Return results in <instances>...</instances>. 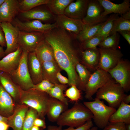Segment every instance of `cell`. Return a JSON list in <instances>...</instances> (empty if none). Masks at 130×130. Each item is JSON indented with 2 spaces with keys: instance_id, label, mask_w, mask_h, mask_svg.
<instances>
[{
  "instance_id": "cell-9",
  "label": "cell",
  "mask_w": 130,
  "mask_h": 130,
  "mask_svg": "<svg viewBox=\"0 0 130 130\" xmlns=\"http://www.w3.org/2000/svg\"><path fill=\"white\" fill-rule=\"evenodd\" d=\"M44 39L43 33L20 31L18 42L23 51L29 53L34 51L39 44Z\"/></svg>"
},
{
  "instance_id": "cell-50",
  "label": "cell",
  "mask_w": 130,
  "mask_h": 130,
  "mask_svg": "<svg viewBox=\"0 0 130 130\" xmlns=\"http://www.w3.org/2000/svg\"><path fill=\"white\" fill-rule=\"evenodd\" d=\"M122 101L125 103L129 104L130 102V95H126L123 99Z\"/></svg>"
},
{
  "instance_id": "cell-52",
  "label": "cell",
  "mask_w": 130,
  "mask_h": 130,
  "mask_svg": "<svg viewBox=\"0 0 130 130\" xmlns=\"http://www.w3.org/2000/svg\"><path fill=\"white\" fill-rule=\"evenodd\" d=\"M8 117H5L0 115V121L5 122L7 123Z\"/></svg>"
},
{
  "instance_id": "cell-40",
  "label": "cell",
  "mask_w": 130,
  "mask_h": 130,
  "mask_svg": "<svg viewBox=\"0 0 130 130\" xmlns=\"http://www.w3.org/2000/svg\"><path fill=\"white\" fill-rule=\"evenodd\" d=\"M54 85V84L44 79L38 83L34 84L33 87L31 89L47 93Z\"/></svg>"
},
{
  "instance_id": "cell-22",
  "label": "cell",
  "mask_w": 130,
  "mask_h": 130,
  "mask_svg": "<svg viewBox=\"0 0 130 130\" xmlns=\"http://www.w3.org/2000/svg\"><path fill=\"white\" fill-rule=\"evenodd\" d=\"M15 106L12 98L0 83V115L8 117L13 112Z\"/></svg>"
},
{
  "instance_id": "cell-10",
  "label": "cell",
  "mask_w": 130,
  "mask_h": 130,
  "mask_svg": "<svg viewBox=\"0 0 130 130\" xmlns=\"http://www.w3.org/2000/svg\"><path fill=\"white\" fill-rule=\"evenodd\" d=\"M100 56L98 68L108 72L114 67L123 55L118 49L99 48Z\"/></svg>"
},
{
  "instance_id": "cell-26",
  "label": "cell",
  "mask_w": 130,
  "mask_h": 130,
  "mask_svg": "<svg viewBox=\"0 0 130 130\" xmlns=\"http://www.w3.org/2000/svg\"><path fill=\"white\" fill-rule=\"evenodd\" d=\"M68 106L59 100L50 97L46 115L49 120L51 122H56L61 114L68 109Z\"/></svg>"
},
{
  "instance_id": "cell-54",
  "label": "cell",
  "mask_w": 130,
  "mask_h": 130,
  "mask_svg": "<svg viewBox=\"0 0 130 130\" xmlns=\"http://www.w3.org/2000/svg\"><path fill=\"white\" fill-rule=\"evenodd\" d=\"M125 127L126 130H130V124H125Z\"/></svg>"
},
{
  "instance_id": "cell-16",
  "label": "cell",
  "mask_w": 130,
  "mask_h": 130,
  "mask_svg": "<svg viewBox=\"0 0 130 130\" xmlns=\"http://www.w3.org/2000/svg\"><path fill=\"white\" fill-rule=\"evenodd\" d=\"M19 12V0H5L0 6V23H11Z\"/></svg>"
},
{
  "instance_id": "cell-27",
  "label": "cell",
  "mask_w": 130,
  "mask_h": 130,
  "mask_svg": "<svg viewBox=\"0 0 130 130\" xmlns=\"http://www.w3.org/2000/svg\"><path fill=\"white\" fill-rule=\"evenodd\" d=\"M34 52L41 64L46 61H56L52 48L45 39L39 44Z\"/></svg>"
},
{
  "instance_id": "cell-7",
  "label": "cell",
  "mask_w": 130,
  "mask_h": 130,
  "mask_svg": "<svg viewBox=\"0 0 130 130\" xmlns=\"http://www.w3.org/2000/svg\"><path fill=\"white\" fill-rule=\"evenodd\" d=\"M108 72L125 92H128L130 91V63L128 60L121 59L116 65Z\"/></svg>"
},
{
  "instance_id": "cell-39",
  "label": "cell",
  "mask_w": 130,
  "mask_h": 130,
  "mask_svg": "<svg viewBox=\"0 0 130 130\" xmlns=\"http://www.w3.org/2000/svg\"><path fill=\"white\" fill-rule=\"evenodd\" d=\"M66 90L65 96L73 101L77 102L81 98V90L75 84H72Z\"/></svg>"
},
{
  "instance_id": "cell-41",
  "label": "cell",
  "mask_w": 130,
  "mask_h": 130,
  "mask_svg": "<svg viewBox=\"0 0 130 130\" xmlns=\"http://www.w3.org/2000/svg\"><path fill=\"white\" fill-rule=\"evenodd\" d=\"M103 130H126L125 124L123 122H109Z\"/></svg>"
},
{
  "instance_id": "cell-8",
  "label": "cell",
  "mask_w": 130,
  "mask_h": 130,
  "mask_svg": "<svg viewBox=\"0 0 130 130\" xmlns=\"http://www.w3.org/2000/svg\"><path fill=\"white\" fill-rule=\"evenodd\" d=\"M111 78L108 72L99 68L94 71L86 85L85 98L89 100H92L93 95Z\"/></svg>"
},
{
  "instance_id": "cell-36",
  "label": "cell",
  "mask_w": 130,
  "mask_h": 130,
  "mask_svg": "<svg viewBox=\"0 0 130 130\" xmlns=\"http://www.w3.org/2000/svg\"><path fill=\"white\" fill-rule=\"evenodd\" d=\"M49 0H19L20 12L30 10L37 6L46 5Z\"/></svg>"
},
{
  "instance_id": "cell-48",
  "label": "cell",
  "mask_w": 130,
  "mask_h": 130,
  "mask_svg": "<svg viewBox=\"0 0 130 130\" xmlns=\"http://www.w3.org/2000/svg\"><path fill=\"white\" fill-rule=\"evenodd\" d=\"M62 127L60 126L50 125L47 127V130H62Z\"/></svg>"
},
{
  "instance_id": "cell-33",
  "label": "cell",
  "mask_w": 130,
  "mask_h": 130,
  "mask_svg": "<svg viewBox=\"0 0 130 130\" xmlns=\"http://www.w3.org/2000/svg\"><path fill=\"white\" fill-rule=\"evenodd\" d=\"M120 41V36L117 32L114 33L104 39L100 43L99 48L117 49Z\"/></svg>"
},
{
  "instance_id": "cell-43",
  "label": "cell",
  "mask_w": 130,
  "mask_h": 130,
  "mask_svg": "<svg viewBox=\"0 0 130 130\" xmlns=\"http://www.w3.org/2000/svg\"><path fill=\"white\" fill-rule=\"evenodd\" d=\"M34 125L41 128L43 129L46 128V125L44 119L39 117L36 118L34 122Z\"/></svg>"
},
{
  "instance_id": "cell-47",
  "label": "cell",
  "mask_w": 130,
  "mask_h": 130,
  "mask_svg": "<svg viewBox=\"0 0 130 130\" xmlns=\"http://www.w3.org/2000/svg\"><path fill=\"white\" fill-rule=\"evenodd\" d=\"M9 127L7 123L0 121V130H8Z\"/></svg>"
},
{
  "instance_id": "cell-15",
  "label": "cell",
  "mask_w": 130,
  "mask_h": 130,
  "mask_svg": "<svg viewBox=\"0 0 130 130\" xmlns=\"http://www.w3.org/2000/svg\"><path fill=\"white\" fill-rule=\"evenodd\" d=\"M27 65L29 73L34 84L43 79L42 65L34 51L28 53Z\"/></svg>"
},
{
  "instance_id": "cell-51",
  "label": "cell",
  "mask_w": 130,
  "mask_h": 130,
  "mask_svg": "<svg viewBox=\"0 0 130 130\" xmlns=\"http://www.w3.org/2000/svg\"><path fill=\"white\" fill-rule=\"evenodd\" d=\"M6 55L5 50L3 47L0 46V59L2 58Z\"/></svg>"
},
{
  "instance_id": "cell-53",
  "label": "cell",
  "mask_w": 130,
  "mask_h": 130,
  "mask_svg": "<svg viewBox=\"0 0 130 130\" xmlns=\"http://www.w3.org/2000/svg\"><path fill=\"white\" fill-rule=\"evenodd\" d=\"M40 128L38 126L34 125L31 129V130H41Z\"/></svg>"
},
{
  "instance_id": "cell-20",
  "label": "cell",
  "mask_w": 130,
  "mask_h": 130,
  "mask_svg": "<svg viewBox=\"0 0 130 130\" xmlns=\"http://www.w3.org/2000/svg\"><path fill=\"white\" fill-rule=\"evenodd\" d=\"M100 56L99 48L81 50L80 62L87 68L95 71L98 68Z\"/></svg>"
},
{
  "instance_id": "cell-32",
  "label": "cell",
  "mask_w": 130,
  "mask_h": 130,
  "mask_svg": "<svg viewBox=\"0 0 130 130\" xmlns=\"http://www.w3.org/2000/svg\"><path fill=\"white\" fill-rule=\"evenodd\" d=\"M68 84H56L47 93L51 97L55 98L65 104L68 105L67 99L64 94V91L68 87Z\"/></svg>"
},
{
  "instance_id": "cell-2",
  "label": "cell",
  "mask_w": 130,
  "mask_h": 130,
  "mask_svg": "<svg viewBox=\"0 0 130 130\" xmlns=\"http://www.w3.org/2000/svg\"><path fill=\"white\" fill-rule=\"evenodd\" d=\"M92 113L83 104L76 102L62 113L56 122L58 126L77 128L92 119Z\"/></svg>"
},
{
  "instance_id": "cell-18",
  "label": "cell",
  "mask_w": 130,
  "mask_h": 130,
  "mask_svg": "<svg viewBox=\"0 0 130 130\" xmlns=\"http://www.w3.org/2000/svg\"><path fill=\"white\" fill-rule=\"evenodd\" d=\"M19 46L15 51L6 55L0 60V71L9 73L17 67L22 52Z\"/></svg>"
},
{
  "instance_id": "cell-31",
  "label": "cell",
  "mask_w": 130,
  "mask_h": 130,
  "mask_svg": "<svg viewBox=\"0 0 130 130\" xmlns=\"http://www.w3.org/2000/svg\"><path fill=\"white\" fill-rule=\"evenodd\" d=\"M74 0H49L46 5L50 11L54 15L64 14L68 6Z\"/></svg>"
},
{
  "instance_id": "cell-6",
  "label": "cell",
  "mask_w": 130,
  "mask_h": 130,
  "mask_svg": "<svg viewBox=\"0 0 130 130\" xmlns=\"http://www.w3.org/2000/svg\"><path fill=\"white\" fill-rule=\"evenodd\" d=\"M28 54L27 52L23 51L17 67L15 70L8 73L13 81L21 89L24 90L30 89L34 85L31 78L27 67Z\"/></svg>"
},
{
  "instance_id": "cell-21",
  "label": "cell",
  "mask_w": 130,
  "mask_h": 130,
  "mask_svg": "<svg viewBox=\"0 0 130 130\" xmlns=\"http://www.w3.org/2000/svg\"><path fill=\"white\" fill-rule=\"evenodd\" d=\"M98 1L103 8L102 14L104 16L111 13L121 15L130 10V0H124L120 4H115L108 0Z\"/></svg>"
},
{
  "instance_id": "cell-14",
  "label": "cell",
  "mask_w": 130,
  "mask_h": 130,
  "mask_svg": "<svg viewBox=\"0 0 130 130\" xmlns=\"http://www.w3.org/2000/svg\"><path fill=\"white\" fill-rule=\"evenodd\" d=\"M13 21L14 26L18 27L20 31L27 32H38L44 33L57 25L55 22L52 24H43L41 21L37 20L23 22L16 18Z\"/></svg>"
},
{
  "instance_id": "cell-11",
  "label": "cell",
  "mask_w": 130,
  "mask_h": 130,
  "mask_svg": "<svg viewBox=\"0 0 130 130\" xmlns=\"http://www.w3.org/2000/svg\"><path fill=\"white\" fill-rule=\"evenodd\" d=\"M103 11L98 0H89L86 15L82 20L84 24L90 26L104 23L108 18L102 15Z\"/></svg>"
},
{
  "instance_id": "cell-17",
  "label": "cell",
  "mask_w": 130,
  "mask_h": 130,
  "mask_svg": "<svg viewBox=\"0 0 130 130\" xmlns=\"http://www.w3.org/2000/svg\"><path fill=\"white\" fill-rule=\"evenodd\" d=\"M89 0H74L66 8L64 14L71 18L82 20L86 15Z\"/></svg>"
},
{
  "instance_id": "cell-12",
  "label": "cell",
  "mask_w": 130,
  "mask_h": 130,
  "mask_svg": "<svg viewBox=\"0 0 130 130\" xmlns=\"http://www.w3.org/2000/svg\"><path fill=\"white\" fill-rule=\"evenodd\" d=\"M0 27L5 37L6 48L5 51L6 55L17 49L19 46L18 41L20 30L18 27L9 22L0 23Z\"/></svg>"
},
{
  "instance_id": "cell-19",
  "label": "cell",
  "mask_w": 130,
  "mask_h": 130,
  "mask_svg": "<svg viewBox=\"0 0 130 130\" xmlns=\"http://www.w3.org/2000/svg\"><path fill=\"white\" fill-rule=\"evenodd\" d=\"M28 106L23 104L16 105L13 114L8 117L7 124L13 130H22Z\"/></svg>"
},
{
  "instance_id": "cell-37",
  "label": "cell",
  "mask_w": 130,
  "mask_h": 130,
  "mask_svg": "<svg viewBox=\"0 0 130 130\" xmlns=\"http://www.w3.org/2000/svg\"><path fill=\"white\" fill-rule=\"evenodd\" d=\"M37 117H39L37 111L32 108H29L24 121L22 130H31L34 121Z\"/></svg>"
},
{
  "instance_id": "cell-3",
  "label": "cell",
  "mask_w": 130,
  "mask_h": 130,
  "mask_svg": "<svg viewBox=\"0 0 130 130\" xmlns=\"http://www.w3.org/2000/svg\"><path fill=\"white\" fill-rule=\"evenodd\" d=\"M50 98L46 92L31 89L27 90L21 89L19 101L21 104L35 110L39 117L44 119L48 110Z\"/></svg>"
},
{
  "instance_id": "cell-23",
  "label": "cell",
  "mask_w": 130,
  "mask_h": 130,
  "mask_svg": "<svg viewBox=\"0 0 130 130\" xmlns=\"http://www.w3.org/2000/svg\"><path fill=\"white\" fill-rule=\"evenodd\" d=\"M0 83L14 100L19 101L21 89L13 81L8 73L0 71Z\"/></svg>"
},
{
  "instance_id": "cell-1",
  "label": "cell",
  "mask_w": 130,
  "mask_h": 130,
  "mask_svg": "<svg viewBox=\"0 0 130 130\" xmlns=\"http://www.w3.org/2000/svg\"><path fill=\"white\" fill-rule=\"evenodd\" d=\"M44 34L45 39L52 48L56 61L67 74L68 84L77 86L78 77L75 66L80 62L79 43L76 37L57 24Z\"/></svg>"
},
{
  "instance_id": "cell-4",
  "label": "cell",
  "mask_w": 130,
  "mask_h": 130,
  "mask_svg": "<svg viewBox=\"0 0 130 130\" xmlns=\"http://www.w3.org/2000/svg\"><path fill=\"white\" fill-rule=\"evenodd\" d=\"M124 92L120 85L111 78L98 90L95 98L104 100L109 106L116 109L127 95Z\"/></svg>"
},
{
  "instance_id": "cell-38",
  "label": "cell",
  "mask_w": 130,
  "mask_h": 130,
  "mask_svg": "<svg viewBox=\"0 0 130 130\" xmlns=\"http://www.w3.org/2000/svg\"><path fill=\"white\" fill-rule=\"evenodd\" d=\"M104 39L101 36H97L88 39L82 43H79L80 49L83 51L87 49L96 48Z\"/></svg>"
},
{
  "instance_id": "cell-29",
  "label": "cell",
  "mask_w": 130,
  "mask_h": 130,
  "mask_svg": "<svg viewBox=\"0 0 130 130\" xmlns=\"http://www.w3.org/2000/svg\"><path fill=\"white\" fill-rule=\"evenodd\" d=\"M104 23L93 26L84 24L82 30L76 37L77 39L80 43L96 36Z\"/></svg>"
},
{
  "instance_id": "cell-30",
  "label": "cell",
  "mask_w": 130,
  "mask_h": 130,
  "mask_svg": "<svg viewBox=\"0 0 130 130\" xmlns=\"http://www.w3.org/2000/svg\"><path fill=\"white\" fill-rule=\"evenodd\" d=\"M75 69L78 77L77 87L81 91H85L86 85L91 73L80 62L76 64Z\"/></svg>"
},
{
  "instance_id": "cell-5",
  "label": "cell",
  "mask_w": 130,
  "mask_h": 130,
  "mask_svg": "<svg viewBox=\"0 0 130 130\" xmlns=\"http://www.w3.org/2000/svg\"><path fill=\"white\" fill-rule=\"evenodd\" d=\"M94 101L84 102L83 104L93 114L94 122L98 127L103 129L109 123L111 115L116 109L105 105L100 100L95 98Z\"/></svg>"
},
{
  "instance_id": "cell-24",
  "label": "cell",
  "mask_w": 130,
  "mask_h": 130,
  "mask_svg": "<svg viewBox=\"0 0 130 130\" xmlns=\"http://www.w3.org/2000/svg\"><path fill=\"white\" fill-rule=\"evenodd\" d=\"M20 12L21 16L26 20H37L41 21H48L52 19L54 20L55 15L48 9L37 8Z\"/></svg>"
},
{
  "instance_id": "cell-13",
  "label": "cell",
  "mask_w": 130,
  "mask_h": 130,
  "mask_svg": "<svg viewBox=\"0 0 130 130\" xmlns=\"http://www.w3.org/2000/svg\"><path fill=\"white\" fill-rule=\"evenodd\" d=\"M54 20L58 26L76 38L84 24L82 20L71 18L64 14L55 15Z\"/></svg>"
},
{
  "instance_id": "cell-28",
  "label": "cell",
  "mask_w": 130,
  "mask_h": 130,
  "mask_svg": "<svg viewBox=\"0 0 130 130\" xmlns=\"http://www.w3.org/2000/svg\"><path fill=\"white\" fill-rule=\"evenodd\" d=\"M109 122L130 124V105L122 101L117 109L110 117Z\"/></svg>"
},
{
  "instance_id": "cell-45",
  "label": "cell",
  "mask_w": 130,
  "mask_h": 130,
  "mask_svg": "<svg viewBox=\"0 0 130 130\" xmlns=\"http://www.w3.org/2000/svg\"><path fill=\"white\" fill-rule=\"evenodd\" d=\"M118 32L122 35L130 45V31H123Z\"/></svg>"
},
{
  "instance_id": "cell-35",
  "label": "cell",
  "mask_w": 130,
  "mask_h": 130,
  "mask_svg": "<svg viewBox=\"0 0 130 130\" xmlns=\"http://www.w3.org/2000/svg\"><path fill=\"white\" fill-rule=\"evenodd\" d=\"M125 30L130 31V20L125 19L121 16L118 17L113 21L110 35L114 33Z\"/></svg>"
},
{
  "instance_id": "cell-57",
  "label": "cell",
  "mask_w": 130,
  "mask_h": 130,
  "mask_svg": "<svg viewBox=\"0 0 130 130\" xmlns=\"http://www.w3.org/2000/svg\"></svg>"
},
{
  "instance_id": "cell-49",
  "label": "cell",
  "mask_w": 130,
  "mask_h": 130,
  "mask_svg": "<svg viewBox=\"0 0 130 130\" xmlns=\"http://www.w3.org/2000/svg\"><path fill=\"white\" fill-rule=\"evenodd\" d=\"M121 16L122 17L125 19L130 20V10Z\"/></svg>"
},
{
  "instance_id": "cell-34",
  "label": "cell",
  "mask_w": 130,
  "mask_h": 130,
  "mask_svg": "<svg viewBox=\"0 0 130 130\" xmlns=\"http://www.w3.org/2000/svg\"><path fill=\"white\" fill-rule=\"evenodd\" d=\"M118 14H113L108 17L107 20L104 22L97 36H101L104 39L109 36L112 27L113 21L119 17Z\"/></svg>"
},
{
  "instance_id": "cell-56",
  "label": "cell",
  "mask_w": 130,
  "mask_h": 130,
  "mask_svg": "<svg viewBox=\"0 0 130 130\" xmlns=\"http://www.w3.org/2000/svg\"><path fill=\"white\" fill-rule=\"evenodd\" d=\"M5 0H0V6L5 1Z\"/></svg>"
},
{
  "instance_id": "cell-44",
  "label": "cell",
  "mask_w": 130,
  "mask_h": 130,
  "mask_svg": "<svg viewBox=\"0 0 130 130\" xmlns=\"http://www.w3.org/2000/svg\"><path fill=\"white\" fill-rule=\"evenodd\" d=\"M57 77L60 84H68L69 83L68 78L63 76L61 73L60 72L58 73Z\"/></svg>"
},
{
  "instance_id": "cell-42",
  "label": "cell",
  "mask_w": 130,
  "mask_h": 130,
  "mask_svg": "<svg viewBox=\"0 0 130 130\" xmlns=\"http://www.w3.org/2000/svg\"><path fill=\"white\" fill-rule=\"evenodd\" d=\"M93 126V124L91 120L86 122L83 125L76 128L69 127L68 128L62 130H89Z\"/></svg>"
},
{
  "instance_id": "cell-46",
  "label": "cell",
  "mask_w": 130,
  "mask_h": 130,
  "mask_svg": "<svg viewBox=\"0 0 130 130\" xmlns=\"http://www.w3.org/2000/svg\"><path fill=\"white\" fill-rule=\"evenodd\" d=\"M0 46L3 47H6V44L4 34L0 27Z\"/></svg>"
},
{
  "instance_id": "cell-55",
  "label": "cell",
  "mask_w": 130,
  "mask_h": 130,
  "mask_svg": "<svg viewBox=\"0 0 130 130\" xmlns=\"http://www.w3.org/2000/svg\"><path fill=\"white\" fill-rule=\"evenodd\" d=\"M98 127H97L95 126L92 127L89 130H97Z\"/></svg>"
},
{
  "instance_id": "cell-25",
  "label": "cell",
  "mask_w": 130,
  "mask_h": 130,
  "mask_svg": "<svg viewBox=\"0 0 130 130\" xmlns=\"http://www.w3.org/2000/svg\"><path fill=\"white\" fill-rule=\"evenodd\" d=\"M41 65L43 79L46 80L54 84H59L57 74L62 70L56 61L45 62Z\"/></svg>"
}]
</instances>
